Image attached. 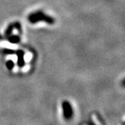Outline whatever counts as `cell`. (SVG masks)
<instances>
[{"label": "cell", "instance_id": "cell-1", "mask_svg": "<svg viewBox=\"0 0 125 125\" xmlns=\"http://www.w3.org/2000/svg\"><path fill=\"white\" fill-rule=\"evenodd\" d=\"M28 20L32 23H37L38 21H44L48 23L49 24H53L54 23V19H53V17L44 14L42 11H40L35 12V13L31 14L28 17Z\"/></svg>", "mask_w": 125, "mask_h": 125}, {"label": "cell", "instance_id": "cell-2", "mask_svg": "<svg viewBox=\"0 0 125 125\" xmlns=\"http://www.w3.org/2000/svg\"><path fill=\"white\" fill-rule=\"evenodd\" d=\"M62 111H63L64 117L66 119H69L73 117V109L71 105L67 102L64 101L62 103Z\"/></svg>", "mask_w": 125, "mask_h": 125}, {"label": "cell", "instance_id": "cell-3", "mask_svg": "<svg viewBox=\"0 0 125 125\" xmlns=\"http://www.w3.org/2000/svg\"><path fill=\"white\" fill-rule=\"evenodd\" d=\"M15 53L17 55V57H18V60H17V65H18V66L19 67L24 66V60H23L24 52L21 50H18L15 51Z\"/></svg>", "mask_w": 125, "mask_h": 125}, {"label": "cell", "instance_id": "cell-4", "mask_svg": "<svg viewBox=\"0 0 125 125\" xmlns=\"http://www.w3.org/2000/svg\"><path fill=\"white\" fill-rule=\"evenodd\" d=\"M8 40L9 42L11 43H14V44H16V43H19L20 41H21V39L19 36H17V35H9V36H8Z\"/></svg>", "mask_w": 125, "mask_h": 125}, {"label": "cell", "instance_id": "cell-5", "mask_svg": "<svg viewBox=\"0 0 125 125\" xmlns=\"http://www.w3.org/2000/svg\"><path fill=\"white\" fill-rule=\"evenodd\" d=\"M14 27V23L9 24V26H8V28H7V30H6V31H5V35H6V36H9V35H11V33L12 31H13Z\"/></svg>", "mask_w": 125, "mask_h": 125}, {"label": "cell", "instance_id": "cell-6", "mask_svg": "<svg viewBox=\"0 0 125 125\" xmlns=\"http://www.w3.org/2000/svg\"><path fill=\"white\" fill-rule=\"evenodd\" d=\"M6 66L8 69H12L14 66V62L11 61V60H8L7 62H6Z\"/></svg>", "mask_w": 125, "mask_h": 125}, {"label": "cell", "instance_id": "cell-7", "mask_svg": "<svg viewBox=\"0 0 125 125\" xmlns=\"http://www.w3.org/2000/svg\"><path fill=\"white\" fill-rule=\"evenodd\" d=\"M3 53L5 54H14V53H15V51L11 49H5L3 50Z\"/></svg>", "mask_w": 125, "mask_h": 125}]
</instances>
